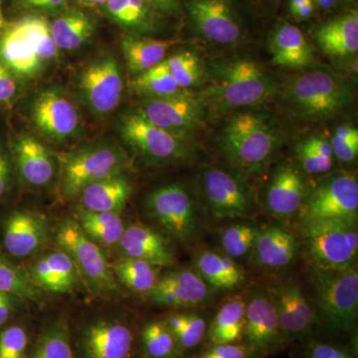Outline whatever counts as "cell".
<instances>
[{"label":"cell","instance_id":"11a10c76","mask_svg":"<svg viewBox=\"0 0 358 358\" xmlns=\"http://www.w3.org/2000/svg\"><path fill=\"white\" fill-rule=\"evenodd\" d=\"M315 3L313 0L310 1L305 2L301 4L300 6L294 8L291 11L292 16L296 20H307L308 18L312 17L313 13H315Z\"/></svg>","mask_w":358,"mask_h":358},{"label":"cell","instance_id":"816d5d0a","mask_svg":"<svg viewBox=\"0 0 358 358\" xmlns=\"http://www.w3.org/2000/svg\"><path fill=\"white\" fill-rule=\"evenodd\" d=\"M200 358H250L245 346L230 345H214Z\"/></svg>","mask_w":358,"mask_h":358},{"label":"cell","instance_id":"d590c367","mask_svg":"<svg viewBox=\"0 0 358 358\" xmlns=\"http://www.w3.org/2000/svg\"><path fill=\"white\" fill-rule=\"evenodd\" d=\"M76 221L85 234L99 246L117 245L126 229L119 214L90 211L81 206L77 207Z\"/></svg>","mask_w":358,"mask_h":358},{"label":"cell","instance_id":"91938a15","mask_svg":"<svg viewBox=\"0 0 358 358\" xmlns=\"http://www.w3.org/2000/svg\"><path fill=\"white\" fill-rule=\"evenodd\" d=\"M6 21L4 20L3 11H2L1 0H0V28L6 25Z\"/></svg>","mask_w":358,"mask_h":358},{"label":"cell","instance_id":"b9f144b4","mask_svg":"<svg viewBox=\"0 0 358 358\" xmlns=\"http://www.w3.org/2000/svg\"><path fill=\"white\" fill-rule=\"evenodd\" d=\"M34 338L27 322H8L0 329V358H28Z\"/></svg>","mask_w":358,"mask_h":358},{"label":"cell","instance_id":"52a82bcc","mask_svg":"<svg viewBox=\"0 0 358 358\" xmlns=\"http://www.w3.org/2000/svg\"><path fill=\"white\" fill-rule=\"evenodd\" d=\"M274 78L249 59L234 61L221 70L212 96L219 109L253 107L271 100L277 93Z\"/></svg>","mask_w":358,"mask_h":358},{"label":"cell","instance_id":"e0dca14e","mask_svg":"<svg viewBox=\"0 0 358 358\" xmlns=\"http://www.w3.org/2000/svg\"><path fill=\"white\" fill-rule=\"evenodd\" d=\"M0 61L20 82L35 79L47 67L28 34L23 18L6 22L0 28Z\"/></svg>","mask_w":358,"mask_h":358},{"label":"cell","instance_id":"7402d4cb","mask_svg":"<svg viewBox=\"0 0 358 358\" xmlns=\"http://www.w3.org/2000/svg\"><path fill=\"white\" fill-rule=\"evenodd\" d=\"M150 300L166 307H195L208 299V285L197 272L190 270L167 273L159 278L148 294Z\"/></svg>","mask_w":358,"mask_h":358},{"label":"cell","instance_id":"836d02e7","mask_svg":"<svg viewBox=\"0 0 358 358\" xmlns=\"http://www.w3.org/2000/svg\"><path fill=\"white\" fill-rule=\"evenodd\" d=\"M197 273L208 286L228 291L245 280L243 270L227 255L213 251L201 252L196 259Z\"/></svg>","mask_w":358,"mask_h":358},{"label":"cell","instance_id":"9c48e42d","mask_svg":"<svg viewBox=\"0 0 358 358\" xmlns=\"http://www.w3.org/2000/svg\"><path fill=\"white\" fill-rule=\"evenodd\" d=\"M119 129L129 147L150 164H173L186 160L192 155L187 138L155 126L138 113L122 117Z\"/></svg>","mask_w":358,"mask_h":358},{"label":"cell","instance_id":"7bdbcfd3","mask_svg":"<svg viewBox=\"0 0 358 358\" xmlns=\"http://www.w3.org/2000/svg\"><path fill=\"white\" fill-rule=\"evenodd\" d=\"M174 81L181 90L199 86L203 80L204 69L201 61L194 52L179 51L164 60Z\"/></svg>","mask_w":358,"mask_h":358},{"label":"cell","instance_id":"d6986e66","mask_svg":"<svg viewBox=\"0 0 358 358\" xmlns=\"http://www.w3.org/2000/svg\"><path fill=\"white\" fill-rule=\"evenodd\" d=\"M48 222L42 214L14 210L7 214L1 227L3 249L15 258H29L48 241Z\"/></svg>","mask_w":358,"mask_h":358},{"label":"cell","instance_id":"f35d334b","mask_svg":"<svg viewBox=\"0 0 358 358\" xmlns=\"http://www.w3.org/2000/svg\"><path fill=\"white\" fill-rule=\"evenodd\" d=\"M0 292L21 300L41 301V292L33 284L28 271L0 254Z\"/></svg>","mask_w":358,"mask_h":358},{"label":"cell","instance_id":"ba28073f","mask_svg":"<svg viewBox=\"0 0 358 358\" xmlns=\"http://www.w3.org/2000/svg\"><path fill=\"white\" fill-rule=\"evenodd\" d=\"M55 239L76 264L90 291L103 296L114 293L117 282L107 256L98 244L85 234L76 219L67 218L59 223Z\"/></svg>","mask_w":358,"mask_h":358},{"label":"cell","instance_id":"74e56055","mask_svg":"<svg viewBox=\"0 0 358 358\" xmlns=\"http://www.w3.org/2000/svg\"><path fill=\"white\" fill-rule=\"evenodd\" d=\"M159 268L145 261L122 257L115 263L113 272L127 288L148 294L159 281Z\"/></svg>","mask_w":358,"mask_h":358},{"label":"cell","instance_id":"6da1fadb","mask_svg":"<svg viewBox=\"0 0 358 358\" xmlns=\"http://www.w3.org/2000/svg\"><path fill=\"white\" fill-rule=\"evenodd\" d=\"M281 138L267 117L258 113H241L224 129L220 147L228 162L239 173H261L272 162Z\"/></svg>","mask_w":358,"mask_h":358},{"label":"cell","instance_id":"5bb4252c","mask_svg":"<svg viewBox=\"0 0 358 358\" xmlns=\"http://www.w3.org/2000/svg\"><path fill=\"white\" fill-rule=\"evenodd\" d=\"M78 89L85 105L95 115L110 114L117 107L124 91L119 62L113 56L96 59L84 68Z\"/></svg>","mask_w":358,"mask_h":358},{"label":"cell","instance_id":"2e32d148","mask_svg":"<svg viewBox=\"0 0 358 358\" xmlns=\"http://www.w3.org/2000/svg\"><path fill=\"white\" fill-rule=\"evenodd\" d=\"M31 120L47 140L63 143L80 129V115L74 103L57 89L41 92L33 102Z\"/></svg>","mask_w":358,"mask_h":358},{"label":"cell","instance_id":"ac0fdd59","mask_svg":"<svg viewBox=\"0 0 358 358\" xmlns=\"http://www.w3.org/2000/svg\"><path fill=\"white\" fill-rule=\"evenodd\" d=\"M186 7L193 24L209 41L229 45L241 38V21L229 0H188Z\"/></svg>","mask_w":358,"mask_h":358},{"label":"cell","instance_id":"db71d44e","mask_svg":"<svg viewBox=\"0 0 358 358\" xmlns=\"http://www.w3.org/2000/svg\"><path fill=\"white\" fill-rule=\"evenodd\" d=\"M157 13L179 16L181 14L180 0H143Z\"/></svg>","mask_w":358,"mask_h":358},{"label":"cell","instance_id":"7dc6e473","mask_svg":"<svg viewBox=\"0 0 358 358\" xmlns=\"http://www.w3.org/2000/svg\"><path fill=\"white\" fill-rule=\"evenodd\" d=\"M14 171L10 150L0 141V202L3 201L13 189Z\"/></svg>","mask_w":358,"mask_h":358},{"label":"cell","instance_id":"cb8c5ba5","mask_svg":"<svg viewBox=\"0 0 358 358\" xmlns=\"http://www.w3.org/2000/svg\"><path fill=\"white\" fill-rule=\"evenodd\" d=\"M28 274L37 288L54 294L72 292L81 278L76 264L62 249L40 257L30 265Z\"/></svg>","mask_w":358,"mask_h":358},{"label":"cell","instance_id":"8fae6325","mask_svg":"<svg viewBox=\"0 0 358 358\" xmlns=\"http://www.w3.org/2000/svg\"><path fill=\"white\" fill-rule=\"evenodd\" d=\"M150 217L181 243L193 241L199 233V218L187 190L182 185L157 188L145 200Z\"/></svg>","mask_w":358,"mask_h":358},{"label":"cell","instance_id":"44dd1931","mask_svg":"<svg viewBox=\"0 0 358 358\" xmlns=\"http://www.w3.org/2000/svg\"><path fill=\"white\" fill-rule=\"evenodd\" d=\"M270 296L286 341L300 338L312 329L315 315L300 285L281 282Z\"/></svg>","mask_w":358,"mask_h":358},{"label":"cell","instance_id":"30bf717a","mask_svg":"<svg viewBox=\"0 0 358 358\" xmlns=\"http://www.w3.org/2000/svg\"><path fill=\"white\" fill-rule=\"evenodd\" d=\"M357 178L348 171L324 178L301 209V223L334 219L357 220Z\"/></svg>","mask_w":358,"mask_h":358},{"label":"cell","instance_id":"6f0895ef","mask_svg":"<svg viewBox=\"0 0 358 358\" xmlns=\"http://www.w3.org/2000/svg\"><path fill=\"white\" fill-rule=\"evenodd\" d=\"M80 3L83 4L85 6L89 7H95V6H101L102 7L108 0H78Z\"/></svg>","mask_w":358,"mask_h":358},{"label":"cell","instance_id":"f907efd6","mask_svg":"<svg viewBox=\"0 0 358 358\" xmlns=\"http://www.w3.org/2000/svg\"><path fill=\"white\" fill-rule=\"evenodd\" d=\"M69 0H20L21 4L30 10L57 15L67 7Z\"/></svg>","mask_w":358,"mask_h":358},{"label":"cell","instance_id":"bcb514c9","mask_svg":"<svg viewBox=\"0 0 358 358\" xmlns=\"http://www.w3.org/2000/svg\"><path fill=\"white\" fill-rule=\"evenodd\" d=\"M20 94V80L0 61V107H13Z\"/></svg>","mask_w":358,"mask_h":358},{"label":"cell","instance_id":"ffe728a7","mask_svg":"<svg viewBox=\"0 0 358 358\" xmlns=\"http://www.w3.org/2000/svg\"><path fill=\"white\" fill-rule=\"evenodd\" d=\"M10 155L14 169L26 185L44 187L55 178V157L34 136L22 134L14 138Z\"/></svg>","mask_w":358,"mask_h":358},{"label":"cell","instance_id":"83f0119b","mask_svg":"<svg viewBox=\"0 0 358 358\" xmlns=\"http://www.w3.org/2000/svg\"><path fill=\"white\" fill-rule=\"evenodd\" d=\"M298 248V241L291 232L273 226L257 235L253 246L254 260L264 268L288 267L296 258Z\"/></svg>","mask_w":358,"mask_h":358},{"label":"cell","instance_id":"d4e9b609","mask_svg":"<svg viewBox=\"0 0 358 358\" xmlns=\"http://www.w3.org/2000/svg\"><path fill=\"white\" fill-rule=\"evenodd\" d=\"M117 246L124 257L145 261L157 267H166L174 263V253L169 242L148 226L131 225L126 228Z\"/></svg>","mask_w":358,"mask_h":358},{"label":"cell","instance_id":"ab89813d","mask_svg":"<svg viewBox=\"0 0 358 358\" xmlns=\"http://www.w3.org/2000/svg\"><path fill=\"white\" fill-rule=\"evenodd\" d=\"M131 88L134 93L145 98H159L182 91L174 81L164 61L147 72L134 77Z\"/></svg>","mask_w":358,"mask_h":358},{"label":"cell","instance_id":"8992f818","mask_svg":"<svg viewBox=\"0 0 358 358\" xmlns=\"http://www.w3.org/2000/svg\"><path fill=\"white\" fill-rule=\"evenodd\" d=\"M61 166V193L72 199L86 186L122 174L128 166L122 150L113 145H96L70 154L59 155Z\"/></svg>","mask_w":358,"mask_h":358},{"label":"cell","instance_id":"4fadbf2b","mask_svg":"<svg viewBox=\"0 0 358 358\" xmlns=\"http://www.w3.org/2000/svg\"><path fill=\"white\" fill-rule=\"evenodd\" d=\"M201 187L214 217H247L253 213V193L240 174L222 169H207L202 173Z\"/></svg>","mask_w":358,"mask_h":358},{"label":"cell","instance_id":"603a6c76","mask_svg":"<svg viewBox=\"0 0 358 358\" xmlns=\"http://www.w3.org/2000/svg\"><path fill=\"white\" fill-rule=\"evenodd\" d=\"M308 187L294 164H282L270 179L266 195L268 211L280 219L292 217L307 201Z\"/></svg>","mask_w":358,"mask_h":358},{"label":"cell","instance_id":"f5cc1de1","mask_svg":"<svg viewBox=\"0 0 358 358\" xmlns=\"http://www.w3.org/2000/svg\"><path fill=\"white\" fill-rule=\"evenodd\" d=\"M20 298L0 292V329L13 322L18 310Z\"/></svg>","mask_w":358,"mask_h":358},{"label":"cell","instance_id":"d6a6232c","mask_svg":"<svg viewBox=\"0 0 358 358\" xmlns=\"http://www.w3.org/2000/svg\"><path fill=\"white\" fill-rule=\"evenodd\" d=\"M28 358H75L69 319L61 315L45 320L35 333Z\"/></svg>","mask_w":358,"mask_h":358},{"label":"cell","instance_id":"9a60e30c","mask_svg":"<svg viewBox=\"0 0 358 358\" xmlns=\"http://www.w3.org/2000/svg\"><path fill=\"white\" fill-rule=\"evenodd\" d=\"M243 336L250 357L267 358L286 343L270 294H257L246 303Z\"/></svg>","mask_w":358,"mask_h":358},{"label":"cell","instance_id":"680465c9","mask_svg":"<svg viewBox=\"0 0 358 358\" xmlns=\"http://www.w3.org/2000/svg\"><path fill=\"white\" fill-rule=\"evenodd\" d=\"M310 1V0H289V13L294 10L296 7L300 6L301 4L305 3V2Z\"/></svg>","mask_w":358,"mask_h":358},{"label":"cell","instance_id":"8d00e7d4","mask_svg":"<svg viewBox=\"0 0 358 358\" xmlns=\"http://www.w3.org/2000/svg\"><path fill=\"white\" fill-rule=\"evenodd\" d=\"M138 343L143 357L183 358L182 350L164 320L143 324Z\"/></svg>","mask_w":358,"mask_h":358},{"label":"cell","instance_id":"60d3db41","mask_svg":"<svg viewBox=\"0 0 358 358\" xmlns=\"http://www.w3.org/2000/svg\"><path fill=\"white\" fill-rule=\"evenodd\" d=\"M301 167L308 174L329 173L333 167L334 152L331 143L322 136H310L296 148Z\"/></svg>","mask_w":358,"mask_h":358},{"label":"cell","instance_id":"7c38bea8","mask_svg":"<svg viewBox=\"0 0 358 358\" xmlns=\"http://www.w3.org/2000/svg\"><path fill=\"white\" fill-rule=\"evenodd\" d=\"M136 113L155 126L187 138L203 117V101L182 90L173 95L145 98Z\"/></svg>","mask_w":358,"mask_h":358},{"label":"cell","instance_id":"c3c4849f","mask_svg":"<svg viewBox=\"0 0 358 358\" xmlns=\"http://www.w3.org/2000/svg\"><path fill=\"white\" fill-rule=\"evenodd\" d=\"M333 148L334 157L339 162H352L357 159L358 155V138H345L334 134L329 141Z\"/></svg>","mask_w":358,"mask_h":358},{"label":"cell","instance_id":"4dcf8cb0","mask_svg":"<svg viewBox=\"0 0 358 358\" xmlns=\"http://www.w3.org/2000/svg\"><path fill=\"white\" fill-rule=\"evenodd\" d=\"M103 13L113 22L138 35L152 34L159 28V15L143 0H108Z\"/></svg>","mask_w":358,"mask_h":358},{"label":"cell","instance_id":"94428289","mask_svg":"<svg viewBox=\"0 0 358 358\" xmlns=\"http://www.w3.org/2000/svg\"><path fill=\"white\" fill-rule=\"evenodd\" d=\"M143 358H145V357H143Z\"/></svg>","mask_w":358,"mask_h":358},{"label":"cell","instance_id":"f546056e","mask_svg":"<svg viewBox=\"0 0 358 358\" xmlns=\"http://www.w3.org/2000/svg\"><path fill=\"white\" fill-rule=\"evenodd\" d=\"M120 43L129 72L136 77L166 60L167 52L178 41L150 38L128 32L122 35Z\"/></svg>","mask_w":358,"mask_h":358},{"label":"cell","instance_id":"1f68e13d","mask_svg":"<svg viewBox=\"0 0 358 358\" xmlns=\"http://www.w3.org/2000/svg\"><path fill=\"white\" fill-rule=\"evenodd\" d=\"M52 37L59 50L81 48L95 32V21L78 7H66L50 23Z\"/></svg>","mask_w":358,"mask_h":358},{"label":"cell","instance_id":"484cf974","mask_svg":"<svg viewBox=\"0 0 358 358\" xmlns=\"http://www.w3.org/2000/svg\"><path fill=\"white\" fill-rule=\"evenodd\" d=\"M320 49L334 58H348L358 51L357 10L345 11L322 22L313 31Z\"/></svg>","mask_w":358,"mask_h":358},{"label":"cell","instance_id":"9f6ffc18","mask_svg":"<svg viewBox=\"0 0 358 358\" xmlns=\"http://www.w3.org/2000/svg\"><path fill=\"white\" fill-rule=\"evenodd\" d=\"M313 3H317L320 8L327 10V9L333 8L334 4H336V0H313Z\"/></svg>","mask_w":358,"mask_h":358},{"label":"cell","instance_id":"e575fe53","mask_svg":"<svg viewBox=\"0 0 358 358\" xmlns=\"http://www.w3.org/2000/svg\"><path fill=\"white\" fill-rule=\"evenodd\" d=\"M246 303L242 296H233L221 307L206 334L213 345H230L242 338Z\"/></svg>","mask_w":358,"mask_h":358},{"label":"cell","instance_id":"f6af8a7d","mask_svg":"<svg viewBox=\"0 0 358 358\" xmlns=\"http://www.w3.org/2000/svg\"><path fill=\"white\" fill-rule=\"evenodd\" d=\"M206 334L207 324L203 317L195 313H185L183 326L174 338L185 352L197 348Z\"/></svg>","mask_w":358,"mask_h":358},{"label":"cell","instance_id":"681fc988","mask_svg":"<svg viewBox=\"0 0 358 358\" xmlns=\"http://www.w3.org/2000/svg\"><path fill=\"white\" fill-rule=\"evenodd\" d=\"M307 358H355L341 346L313 341L308 346Z\"/></svg>","mask_w":358,"mask_h":358},{"label":"cell","instance_id":"277c9868","mask_svg":"<svg viewBox=\"0 0 358 358\" xmlns=\"http://www.w3.org/2000/svg\"><path fill=\"white\" fill-rule=\"evenodd\" d=\"M312 288L322 320L338 334L357 329L358 272L357 265L346 268H313Z\"/></svg>","mask_w":358,"mask_h":358},{"label":"cell","instance_id":"7a4b0ae2","mask_svg":"<svg viewBox=\"0 0 358 358\" xmlns=\"http://www.w3.org/2000/svg\"><path fill=\"white\" fill-rule=\"evenodd\" d=\"M286 95L292 109L308 121L331 119L343 113L352 99L348 82L322 67H313L294 78L287 87Z\"/></svg>","mask_w":358,"mask_h":358},{"label":"cell","instance_id":"4316f807","mask_svg":"<svg viewBox=\"0 0 358 358\" xmlns=\"http://www.w3.org/2000/svg\"><path fill=\"white\" fill-rule=\"evenodd\" d=\"M268 49L274 65L293 69L315 67L312 47L301 29L289 23H281L275 28L271 34Z\"/></svg>","mask_w":358,"mask_h":358},{"label":"cell","instance_id":"f1b7e54d","mask_svg":"<svg viewBox=\"0 0 358 358\" xmlns=\"http://www.w3.org/2000/svg\"><path fill=\"white\" fill-rule=\"evenodd\" d=\"M133 192L131 183L122 174L89 185L79 193V206L94 212L119 214Z\"/></svg>","mask_w":358,"mask_h":358},{"label":"cell","instance_id":"5b68a950","mask_svg":"<svg viewBox=\"0 0 358 358\" xmlns=\"http://www.w3.org/2000/svg\"><path fill=\"white\" fill-rule=\"evenodd\" d=\"M301 233L313 268H346L357 265V220L334 219L301 223Z\"/></svg>","mask_w":358,"mask_h":358},{"label":"cell","instance_id":"3957f363","mask_svg":"<svg viewBox=\"0 0 358 358\" xmlns=\"http://www.w3.org/2000/svg\"><path fill=\"white\" fill-rule=\"evenodd\" d=\"M75 358H138L133 324L117 315H96L70 322Z\"/></svg>","mask_w":358,"mask_h":358},{"label":"cell","instance_id":"ee69618b","mask_svg":"<svg viewBox=\"0 0 358 358\" xmlns=\"http://www.w3.org/2000/svg\"><path fill=\"white\" fill-rule=\"evenodd\" d=\"M259 231L251 225L238 224L224 230L221 245L226 255L232 259L241 258L253 249Z\"/></svg>","mask_w":358,"mask_h":358}]
</instances>
